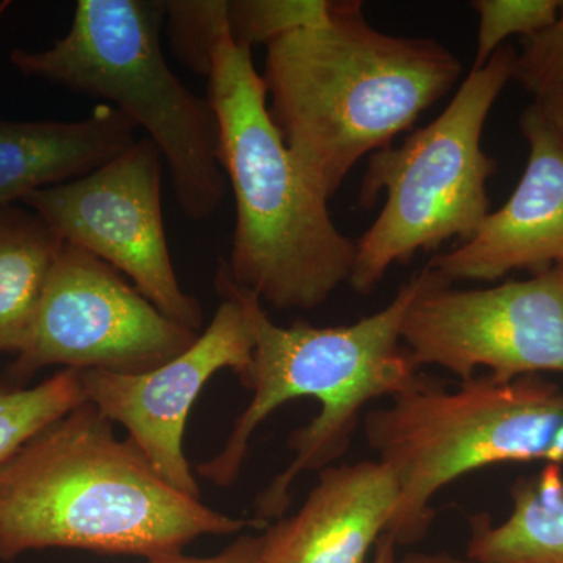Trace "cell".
<instances>
[{
    "mask_svg": "<svg viewBox=\"0 0 563 563\" xmlns=\"http://www.w3.org/2000/svg\"><path fill=\"white\" fill-rule=\"evenodd\" d=\"M150 563H265L263 562V539L262 536L242 533L224 551L210 558H187L180 554Z\"/></svg>",
    "mask_w": 563,
    "mask_h": 563,
    "instance_id": "22",
    "label": "cell"
},
{
    "mask_svg": "<svg viewBox=\"0 0 563 563\" xmlns=\"http://www.w3.org/2000/svg\"><path fill=\"white\" fill-rule=\"evenodd\" d=\"M426 269L401 328L418 368L440 366L462 380L485 368L498 383L563 374V263L529 280L477 290L453 288Z\"/></svg>",
    "mask_w": 563,
    "mask_h": 563,
    "instance_id": "8",
    "label": "cell"
},
{
    "mask_svg": "<svg viewBox=\"0 0 563 563\" xmlns=\"http://www.w3.org/2000/svg\"><path fill=\"white\" fill-rule=\"evenodd\" d=\"M162 161L154 141L136 140L96 172L24 202L63 242L109 263L166 317L201 333V303L181 290L166 240Z\"/></svg>",
    "mask_w": 563,
    "mask_h": 563,
    "instance_id": "9",
    "label": "cell"
},
{
    "mask_svg": "<svg viewBox=\"0 0 563 563\" xmlns=\"http://www.w3.org/2000/svg\"><path fill=\"white\" fill-rule=\"evenodd\" d=\"M472 5L479 14L473 69L484 68L509 36L531 38L550 27L561 11V0H476Z\"/></svg>",
    "mask_w": 563,
    "mask_h": 563,
    "instance_id": "20",
    "label": "cell"
},
{
    "mask_svg": "<svg viewBox=\"0 0 563 563\" xmlns=\"http://www.w3.org/2000/svg\"><path fill=\"white\" fill-rule=\"evenodd\" d=\"M517 52L503 46L472 69L453 101L399 147L369 155L358 207L372 209L385 191L379 217L361 240L350 285L366 295L396 263L435 250L451 239H472L490 211L487 181L496 163L481 146L485 122L507 81Z\"/></svg>",
    "mask_w": 563,
    "mask_h": 563,
    "instance_id": "7",
    "label": "cell"
},
{
    "mask_svg": "<svg viewBox=\"0 0 563 563\" xmlns=\"http://www.w3.org/2000/svg\"><path fill=\"white\" fill-rule=\"evenodd\" d=\"M512 79L520 81L536 99L563 87V2L558 20L528 38L525 51L517 54Z\"/></svg>",
    "mask_w": 563,
    "mask_h": 563,
    "instance_id": "21",
    "label": "cell"
},
{
    "mask_svg": "<svg viewBox=\"0 0 563 563\" xmlns=\"http://www.w3.org/2000/svg\"><path fill=\"white\" fill-rule=\"evenodd\" d=\"M399 563H470L466 559H459L446 553H407Z\"/></svg>",
    "mask_w": 563,
    "mask_h": 563,
    "instance_id": "24",
    "label": "cell"
},
{
    "mask_svg": "<svg viewBox=\"0 0 563 563\" xmlns=\"http://www.w3.org/2000/svg\"><path fill=\"white\" fill-rule=\"evenodd\" d=\"M462 65L442 43L377 31L362 2H332L320 24L266 46L269 113L292 157L332 198L366 155L444 98Z\"/></svg>",
    "mask_w": 563,
    "mask_h": 563,
    "instance_id": "2",
    "label": "cell"
},
{
    "mask_svg": "<svg viewBox=\"0 0 563 563\" xmlns=\"http://www.w3.org/2000/svg\"><path fill=\"white\" fill-rule=\"evenodd\" d=\"M63 244L35 211L0 207V352L27 346Z\"/></svg>",
    "mask_w": 563,
    "mask_h": 563,
    "instance_id": "16",
    "label": "cell"
},
{
    "mask_svg": "<svg viewBox=\"0 0 563 563\" xmlns=\"http://www.w3.org/2000/svg\"><path fill=\"white\" fill-rule=\"evenodd\" d=\"M213 320L187 351L139 374L80 369L85 401L121 424L172 487L201 499V487L184 453L192 404L214 374L229 368L240 379L250 372L254 335L242 303L220 292Z\"/></svg>",
    "mask_w": 563,
    "mask_h": 563,
    "instance_id": "11",
    "label": "cell"
},
{
    "mask_svg": "<svg viewBox=\"0 0 563 563\" xmlns=\"http://www.w3.org/2000/svg\"><path fill=\"white\" fill-rule=\"evenodd\" d=\"M365 435L401 493L387 533L396 544L420 542L435 517L433 496L463 474L495 463H563V390L539 374L509 383L474 376L455 391L422 377L366 415Z\"/></svg>",
    "mask_w": 563,
    "mask_h": 563,
    "instance_id": "6",
    "label": "cell"
},
{
    "mask_svg": "<svg viewBox=\"0 0 563 563\" xmlns=\"http://www.w3.org/2000/svg\"><path fill=\"white\" fill-rule=\"evenodd\" d=\"M163 21V0H80L62 40L46 51L14 49L10 62L24 76L106 99L144 129L168 163L181 211L206 221L225 195L217 118L169 68Z\"/></svg>",
    "mask_w": 563,
    "mask_h": 563,
    "instance_id": "5",
    "label": "cell"
},
{
    "mask_svg": "<svg viewBox=\"0 0 563 563\" xmlns=\"http://www.w3.org/2000/svg\"><path fill=\"white\" fill-rule=\"evenodd\" d=\"M263 528L266 521L229 517L176 490L90 402L0 465L2 562L51 548L151 562L180 555L201 537Z\"/></svg>",
    "mask_w": 563,
    "mask_h": 563,
    "instance_id": "1",
    "label": "cell"
},
{
    "mask_svg": "<svg viewBox=\"0 0 563 563\" xmlns=\"http://www.w3.org/2000/svg\"><path fill=\"white\" fill-rule=\"evenodd\" d=\"M536 106L543 111L547 120L563 140V87L544 92L537 98Z\"/></svg>",
    "mask_w": 563,
    "mask_h": 563,
    "instance_id": "23",
    "label": "cell"
},
{
    "mask_svg": "<svg viewBox=\"0 0 563 563\" xmlns=\"http://www.w3.org/2000/svg\"><path fill=\"white\" fill-rule=\"evenodd\" d=\"M84 402L80 369H62L32 388H0V465L36 433Z\"/></svg>",
    "mask_w": 563,
    "mask_h": 563,
    "instance_id": "17",
    "label": "cell"
},
{
    "mask_svg": "<svg viewBox=\"0 0 563 563\" xmlns=\"http://www.w3.org/2000/svg\"><path fill=\"white\" fill-rule=\"evenodd\" d=\"M135 285L90 252L63 244L27 346L11 374L27 379L46 366L139 374L158 368L198 340Z\"/></svg>",
    "mask_w": 563,
    "mask_h": 563,
    "instance_id": "10",
    "label": "cell"
},
{
    "mask_svg": "<svg viewBox=\"0 0 563 563\" xmlns=\"http://www.w3.org/2000/svg\"><path fill=\"white\" fill-rule=\"evenodd\" d=\"M396 544L390 533L385 532L376 543V558L373 563H396Z\"/></svg>",
    "mask_w": 563,
    "mask_h": 563,
    "instance_id": "25",
    "label": "cell"
},
{
    "mask_svg": "<svg viewBox=\"0 0 563 563\" xmlns=\"http://www.w3.org/2000/svg\"><path fill=\"white\" fill-rule=\"evenodd\" d=\"M163 9L177 60L209 77L218 43L229 33L228 0H163Z\"/></svg>",
    "mask_w": 563,
    "mask_h": 563,
    "instance_id": "18",
    "label": "cell"
},
{
    "mask_svg": "<svg viewBox=\"0 0 563 563\" xmlns=\"http://www.w3.org/2000/svg\"><path fill=\"white\" fill-rule=\"evenodd\" d=\"M520 125L529 161L517 190L472 239L428 263L448 284L498 280L515 269L542 273L563 263V140L536 103Z\"/></svg>",
    "mask_w": 563,
    "mask_h": 563,
    "instance_id": "12",
    "label": "cell"
},
{
    "mask_svg": "<svg viewBox=\"0 0 563 563\" xmlns=\"http://www.w3.org/2000/svg\"><path fill=\"white\" fill-rule=\"evenodd\" d=\"M512 512L504 523L477 515L470 521V563H563V474L558 463L514 484Z\"/></svg>",
    "mask_w": 563,
    "mask_h": 563,
    "instance_id": "15",
    "label": "cell"
},
{
    "mask_svg": "<svg viewBox=\"0 0 563 563\" xmlns=\"http://www.w3.org/2000/svg\"><path fill=\"white\" fill-rule=\"evenodd\" d=\"M428 277L422 268L404 282L390 303L354 324L314 328L296 322L274 324L254 292L239 287L224 262L214 287L242 303L254 335L250 372L242 383L251 402L233 422L220 453L198 466L199 476L217 487L239 479L252 435L285 402L314 398L320 413L288 440L290 465L257 496L258 520H280L291 504V487L301 474L321 472L350 448L361 410L373 399L409 391L420 384V368L401 342L404 318ZM268 523V521H266Z\"/></svg>",
    "mask_w": 563,
    "mask_h": 563,
    "instance_id": "3",
    "label": "cell"
},
{
    "mask_svg": "<svg viewBox=\"0 0 563 563\" xmlns=\"http://www.w3.org/2000/svg\"><path fill=\"white\" fill-rule=\"evenodd\" d=\"M10 2H2L0 3V18H2V14L5 13L7 9H9Z\"/></svg>",
    "mask_w": 563,
    "mask_h": 563,
    "instance_id": "26",
    "label": "cell"
},
{
    "mask_svg": "<svg viewBox=\"0 0 563 563\" xmlns=\"http://www.w3.org/2000/svg\"><path fill=\"white\" fill-rule=\"evenodd\" d=\"M328 0H232L228 2L229 35L251 47L320 24L331 13Z\"/></svg>",
    "mask_w": 563,
    "mask_h": 563,
    "instance_id": "19",
    "label": "cell"
},
{
    "mask_svg": "<svg viewBox=\"0 0 563 563\" xmlns=\"http://www.w3.org/2000/svg\"><path fill=\"white\" fill-rule=\"evenodd\" d=\"M218 158L235 196L231 261L239 287L276 310L322 306L350 282L357 242L329 213L274 124L268 91L250 47L222 36L209 76Z\"/></svg>",
    "mask_w": 563,
    "mask_h": 563,
    "instance_id": "4",
    "label": "cell"
},
{
    "mask_svg": "<svg viewBox=\"0 0 563 563\" xmlns=\"http://www.w3.org/2000/svg\"><path fill=\"white\" fill-rule=\"evenodd\" d=\"M398 481L380 461L325 466L295 517L262 533L265 563H365L398 510Z\"/></svg>",
    "mask_w": 563,
    "mask_h": 563,
    "instance_id": "13",
    "label": "cell"
},
{
    "mask_svg": "<svg viewBox=\"0 0 563 563\" xmlns=\"http://www.w3.org/2000/svg\"><path fill=\"white\" fill-rule=\"evenodd\" d=\"M136 129L109 103L80 121L0 120V207L96 172L135 143Z\"/></svg>",
    "mask_w": 563,
    "mask_h": 563,
    "instance_id": "14",
    "label": "cell"
}]
</instances>
